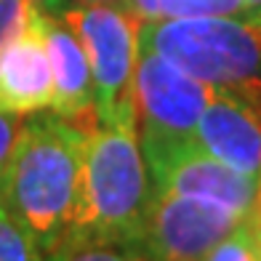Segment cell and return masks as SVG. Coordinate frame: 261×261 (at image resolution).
I'll return each mask as SVG.
<instances>
[{
    "label": "cell",
    "mask_w": 261,
    "mask_h": 261,
    "mask_svg": "<svg viewBox=\"0 0 261 261\" xmlns=\"http://www.w3.org/2000/svg\"><path fill=\"white\" fill-rule=\"evenodd\" d=\"M86 130L64 117L27 115L0 168V203L45 253L75 221Z\"/></svg>",
    "instance_id": "1"
},
{
    "label": "cell",
    "mask_w": 261,
    "mask_h": 261,
    "mask_svg": "<svg viewBox=\"0 0 261 261\" xmlns=\"http://www.w3.org/2000/svg\"><path fill=\"white\" fill-rule=\"evenodd\" d=\"M149 197L152 181L139 144L136 115L96 123L83 141L72 227L115 240L141 243Z\"/></svg>",
    "instance_id": "2"
},
{
    "label": "cell",
    "mask_w": 261,
    "mask_h": 261,
    "mask_svg": "<svg viewBox=\"0 0 261 261\" xmlns=\"http://www.w3.org/2000/svg\"><path fill=\"white\" fill-rule=\"evenodd\" d=\"M139 48L155 51L213 88L237 93L261 112V16L253 11L141 21Z\"/></svg>",
    "instance_id": "3"
},
{
    "label": "cell",
    "mask_w": 261,
    "mask_h": 261,
    "mask_svg": "<svg viewBox=\"0 0 261 261\" xmlns=\"http://www.w3.org/2000/svg\"><path fill=\"white\" fill-rule=\"evenodd\" d=\"M211 88L155 51L139 48L134 104L139 144L149 173L176 152L197 144L195 128L211 99Z\"/></svg>",
    "instance_id": "4"
},
{
    "label": "cell",
    "mask_w": 261,
    "mask_h": 261,
    "mask_svg": "<svg viewBox=\"0 0 261 261\" xmlns=\"http://www.w3.org/2000/svg\"><path fill=\"white\" fill-rule=\"evenodd\" d=\"M59 16L77 35L86 51L99 123L120 115H136L134 72L139 62L141 21L128 8L110 3L67 6Z\"/></svg>",
    "instance_id": "5"
},
{
    "label": "cell",
    "mask_w": 261,
    "mask_h": 261,
    "mask_svg": "<svg viewBox=\"0 0 261 261\" xmlns=\"http://www.w3.org/2000/svg\"><path fill=\"white\" fill-rule=\"evenodd\" d=\"M240 221L205 200L152 187L141 245L152 261H205Z\"/></svg>",
    "instance_id": "6"
},
{
    "label": "cell",
    "mask_w": 261,
    "mask_h": 261,
    "mask_svg": "<svg viewBox=\"0 0 261 261\" xmlns=\"http://www.w3.org/2000/svg\"><path fill=\"white\" fill-rule=\"evenodd\" d=\"M149 181L155 189H168L176 195L205 200L240 219L248 216L258 189L256 179L234 171L232 165L208 155L197 144L168 158L160 168L149 173Z\"/></svg>",
    "instance_id": "7"
},
{
    "label": "cell",
    "mask_w": 261,
    "mask_h": 261,
    "mask_svg": "<svg viewBox=\"0 0 261 261\" xmlns=\"http://www.w3.org/2000/svg\"><path fill=\"white\" fill-rule=\"evenodd\" d=\"M195 141L208 155L261 181V112L248 99L227 88H211Z\"/></svg>",
    "instance_id": "8"
},
{
    "label": "cell",
    "mask_w": 261,
    "mask_h": 261,
    "mask_svg": "<svg viewBox=\"0 0 261 261\" xmlns=\"http://www.w3.org/2000/svg\"><path fill=\"white\" fill-rule=\"evenodd\" d=\"M43 40L51 62L54 77V104L51 110L80 130L96 128V101H93V80L86 51L77 35L69 30L62 16L43 11Z\"/></svg>",
    "instance_id": "9"
},
{
    "label": "cell",
    "mask_w": 261,
    "mask_h": 261,
    "mask_svg": "<svg viewBox=\"0 0 261 261\" xmlns=\"http://www.w3.org/2000/svg\"><path fill=\"white\" fill-rule=\"evenodd\" d=\"M54 104L51 62L43 40V11L0 56V110L14 115H38Z\"/></svg>",
    "instance_id": "10"
},
{
    "label": "cell",
    "mask_w": 261,
    "mask_h": 261,
    "mask_svg": "<svg viewBox=\"0 0 261 261\" xmlns=\"http://www.w3.org/2000/svg\"><path fill=\"white\" fill-rule=\"evenodd\" d=\"M43 261H152V256L141 243L115 240L72 227L43 253Z\"/></svg>",
    "instance_id": "11"
},
{
    "label": "cell",
    "mask_w": 261,
    "mask_h": 261,
    "mask_svg": "<svg viewBox=\"0 0 261 261\" xmlns=\"http://www.w3.org/2000/svg\"><path fill=\"white\" fill-rule=\"evenodd\" d=\"M139 21L163 19H192V16H234L245 14V0H125Z\"/></svg>",
    "instance_id": "12"
},
{
    "label": "cell",
    "mask_w": 261,
    "mask_h": 261,
    "mask_svg": "<svg viewBox=\"0 0 261 261\" xmlns=\"http://www.w3.org/2000/svg\"><path fill=\"white\" fill-rule=\"evenodd\" d=\"M0 261H43L35 237L0 203Z\"/></svg>",
    "instance_id": "13"
},
{
    "label": "cell",
    "mask_w": 261,
    "mask_h": 261,
    "mask_svg": "<svg viewBox=\"0 0 261 261\" xmlns=\"http://www.w3.org/2000/svg\"><path fill=\"white\" fill-rule=\"evenodd\" d=\"M205 261H261V243L243 219L224 240L208 253Z\"/></svg>",
    "instance_id": "14"
},
{
    "label": "cell",
    "mask_w": 261,
    "mask_h": 261,
    "mask_svg": "<svg viewBox=\"0 0 261 261\" xmlns=\"http://www.w3.org/2000/svg\"><path fill=\"white\" fill-rule=\"evenodd\" d=\"M38 6L32 0H0V56L30 27Z\"/></svg>",
    "instance_id": "15"
},
{
    "label": "cell",
    "mask_w": 261,
    "mask_h": 261,
    "mask_svg": "<svg viewBox=\"0 0 261 261\" xmlns=\"http://www.w3.org/2000/svg\"><path fill=\"white\" fill-rule=\"evenodd\" d=\"M21 123H24L21 115L0 110V168H3V163L11 155V147H14V141H16V134H19Z\"/></svg>",
    "instance_id": "16"
},
{
    "label": "cell",
    "mask_w": 261,
    "mask_h": 261,
    "mask_svg": "<svg viewBox=\"0 0 261 261\" xmlns=\"http://www.w3.org/2000/svg\"><path fill=\"white\" fill-rule=\"evenodd\" d=\"M248 227H251V232L258 237V243H261V181H258V189H256V197H253V205L251 211H248Z\"/></svg>",
    "instance_id": "17"
},
{
    "label": "cell",
    "mask_w": 261,
    "mask_h": 261,
    "mask_svg": "<svg viewBox=\"0 0 261 261\" xmlns=\"http://www.w3.org/2000/svg\"><path fill=\"white\" fill-rule=\"evenodd\" d=\"M35 6H38L40 11H45V14H62V11L69 6V0H32Z\"/></svg>",
    "instance_id": "18"
},
{
    "label": "cell",
    "mask_w": 261,
    "mask_h": 261,
    "mask_svg": "<svg viewBox=\"0 0 261 261\" xmlns=\"http://www.w3.org/2000/svg\"><path fill=\"white\" fill-rule=\"evenodd\" d=\"M80 3H110V6H125V0H80Z\"/></svg>",
    "instance_id": "19"
},
{
    "label": "cell",
    "mask_w": 261,
    "mask_h": 261,
    "mask_svg": "<svg viewBox=\"0 0 261 261\" xmlns=\"http://www.w3.org/2000/svg\"><path fill=\"white\" fill-rule=\"evenodd\" d=\"M245 6H248V11H251V8H261V0H245Z\"/></svg>",
    "instance_id": "20"
}]
</instances>
